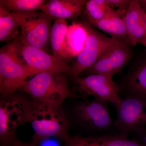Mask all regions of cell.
Instances as JSON below:
<instances>
[{
	"label": "cell",
	"instance_id": "obj_1",
	"mask_svg": "<svg viewBox=\"0 0 146 146\" xmlns=\"http://www.w3.org/2000/svg\"><path fill=\"white\" fill-rule=\"evenodd\" d=\"M108 104L96 99L78 101L71 111L73 123L82 130L91 133V137L120 134L110 116Z\"/></svg>",
	"mask_w": 146,
	"mask_h": 146
},
{
	"label": "cell",
	"instance_id": "obj_2",
	"mask_svg": "<svg viewBox=\"0 0 146 146\" xmlns=\"http://www.w3.org/2000/svg\"><path fill=\"white\" fill-rule=\"evenodd\" d=\"M21 34L0 49V91L3 97L13 94L27 78L34 75L21 52Z\"/></svg>",
	"mask_w": 146,
	"mask_h": 146
},
{
	"label": "cell",
	"instance_id": "obj_3",
	"mask_svg": "<svg viewBox=\"0 0 146 146\" xmlns=\"http://www.w3.org/2000/svg\"><path fill=\"white\" fill-rule=\"evenodd\" d=\"M28 122L34 132L33 143L51 137L66 140L69 121L61 105L35 101L31 104Z\"/></svg>",
	"mask_w": 146,
	"mask_h": 146
},
{
	"label": "cell",
	"instance_id": "obj_4",
	"mask_svg": "<svg viewBox=\"0 0 146 146\" xmlns=\"http://www.w3.org/2000/svg\"><path fill=\"white\" fill-rule=\"evenodd\" d=\"M20 89L30 95L35 101L55 105H61L68 98H77L63 74L39 73L26 81Z\"/></svg>",
	"mask_w": 146,
	"mask_h": 146
},
{
	"label": "cell",
	"instance_id": "obj_5",
	"mask_svg": "<svg viewBox=\"0 0 146 146\" xmlns=\"http://www.w3.org/2000/svg\"><path fill=\"white\" fill-rule=\"evenodd\" d=\"M12 13L21 29L22 41L44 50L50 42L53 18L41 10Z\"/></svg>",
	"mask_w": 146,
	"mask_h": 146
},
{
	"label": "cell",
	"instance_id": "obj_6",
	"mask_svg": "<svg viewBox=\"0 0 146 146\" xmlns=\"http://www.w3.org/2000/svg\"><path fill=\"white\" fill-rule=\"evenodd\" d=\"M31 106L21 96L13 94L3 97L0 102L1 145L15 138L17 128L28 122Z\"/></svg>",
	"mask_w": 146,
	"mask_h": 146
},
{
	"label": "cell",
	"instance_id": "obj_7",
	"mask_svg": "<svg viewBox=\"0 0 146 146\" xmlns=\"http://www.w3.org/2000/svg\"><path fill=\"white\" fill-rule=\"evenodd\" d=\"M74 83L72 91L77 98L86 100L89 96L112 104L119 107L122 99L119 95V88L113 78L102 74H91L84 78H72Z\"/></svg>",
	"mask_w": 146,
	"mask_h": 146
},
{
	"label": "cell",
	"instance_id": "obj_8",
	"mask_svg": "<svg viewBox=\"0 0 146 146\" xmlns=\"http://www.w3.org/2000/svg\"><path fill=\"white\" fill-rule=\"evenodd\" d=\"M82 23L86 29L87 37L84 48L71 66L70 74L72 78L79 76L94 65L106 51L119 42L97 30L87 21Z\"/></svg>",
	"mask_w": 146,
	"mask_h": 146
},
{
	"label": "cell",
	"instance_id": "obj_9",
	"mask_svg": "<svg viewBox=\"0 0 146 146\" xmlns=\"http://www.w3.org/2000/svg\"><path fill=\"white\" fill-rule=\"evenodd\" d=\"M116 108V127L122 136L129 137L146 127V101L136 98H123Z\"/></svg>",
	"mask_w": 146,
	"mask_h": 146
},
{
	"label": "cell",
	"instance_id": "obj_10",
	"mask_svg": "<svg viewBox=\"0 0 146 146\" xmlns=\"http://www.w3.org/2000/svg\"><path fill=\"white\" fill-rule=\"evenodd\" d=\"M132 46L128 40L117 42L86 70L88 76L98 74L113 78L119 74L132 57Z\"/></svg>",
	"mask_w": 146,
	"mask_h": 146
},
{
	"label": "cell",
	"instance_id": "obj_11",
	"mask_svg": "<svg viewBox=\"0 0 146 146\" xmlns=\"http://www.w3.org/2000/svg\"><path fill=\"white\" fill-rule=\"evenodd\" d=\"M119 94L123 98L146 101V49L134 59L127 72L118 80Z\"/></svg>",
	"mask_w": 146,
	"mask_h": 146
},
{
	"label": "cell",
	"instance_id": "obj_12",
	"mask_svg": "<svg viewBox=\"0 0 146 146\" xmlns=\"http://www.w3.org/2000/svg\"><path fill=\"white\" fill-rule=\"evenodd\" d=\"M21 52L35 76L41 73L69 74L70 73L71 66L64 60L53 55L47 53L42 49L27 44L23 41Z\"/></svg>",
	"mask_w": 146,
	"mask_h": 146
},
{
	"label": "cell",
	"instance_id": "obj_13",
	"mask_svg": "<svg viewBox=\"0 0 146 146\" xmlns=\"http://www.w3.org/2000/svg\"><path fill=\"white\" fill-rule=\"evenodd\" d=\"M128 35V42L131 46L143 42L145 35L146 13L137 0H132L123 17Z\"/></svg>",
	"mask_w": 146,
	"mask_h": 146
},
{
	"label": "cell",
	"instance_id": "obj_14",
	"mask_svg": "<svg viewBox=\"0 0 146 146\" xmlns=\"http://www.w3.org/2000/svg\"><path fill=\"white\" fill-rule=\"evenodd\" d=\"M86 37L87 32L82 23L73 22L68 26L61 50V59L65 61L76 58L84 48Z\"/></svg>",
	"mask_w": 146,
	"mask_h": 146
},
{
	"label": "cell",
	"instance_id": "obj_15",
	"mask_svg": "<svg viewBox=\"0 0 146 146\" xmlns=\"http://www.w3.org/2000/svg\"><path fill=\"white\" fill-rule=\"evenodd\" d=\"M86 1L51 0L47 2L39 10L55 19L74 20L82 13Z\"/></svg>",
	"mask_w": 146,
	"mask_h": 146
},
{
	"label": "cell",
	"instance_id": "obj_16",
	"mask_svg": "<svg viewBox=\"0 0 146 146\" xmlns=\"http://www.w3.org/2000/svg\"><path fill=\"white\" fill-rule=\"evenodd\" d=\"M65 146H144L135 139L121 134L99 137L75 135L65 140Z\"/></svg>",
	"mask_w": 146,
	"mask_h": 146
},
{
	"label": "cell",
	"instance_id": "obj_17",
	"mask_svg": "<svg viewBox=\"0 0 146 146\" xmlns=\"http://www.w3.org/2000/svg\"><path fill=\"white\" fill-rule=\"evenodd\" d=\"M84 13L87 21H100L111 16H118L123 18L126 11L114 9L110 6L107 0L86 1L84 5Z\"/></svg>",
	"mask_w": 146,
	"mask_h": 146
},
{
	"label": "cell",
	"instance_id": "obj_18",
	"mask_svg": "<svg viewBox=\"0 0 146 146\" xmlns=\"http://www.w3.org/2000/svg\"><path fill=\"white\" fill-rule=\"evenodd\" d=\"M88 23L94 27L108 33L111 37L118 41L127 40V31L123 17L118 16H109L100 21Z\"/></svg>",
	"mask_w": 146,
	"mask_h": 146
},
{
	"label": "cell",
	"instance_id": "obj_19",
	"mask_svg": "<svg viewBox=\"0 0 146 146\" xmlns=\"http://www.w3.org/2000/svg\"><path fill=\"white\" fill-rule=\"evenodd\" d=\"M19 27L12 12L0 6V41L11 42L19 35Z\"/></svg>",
	"mask_w": 146,
	"mask_h": 146
},
{
	"label": "cell",
	"instance_id": "obj_20",
	"mask_svg": "<svg viewBox=\"0 0 146 146\" xmlns=\"http://www.w3.org/2000/svg\"><path fill=\"white\" fill-rule=\"evenodd\" d=\"M68 27L66 20L55 19L51 29L50 42L53 55L60 59L63 42Z\"/></svg>",
	"mask_w": 146,
	"mask_h": 146
},
{
	"label": "cell",
	"instance_id": "obj_21",
	"mask_svg": "<svg viewBox=\"0 0 146 146\" xmlns=\"http://www.w3.org/2000/svg\"><path fill=\"white\" fill-rule=\"evenodd\" d=\"M44 0H1L0 6L10 12H26L40 9Z\"/></svg>",
	"mask_w": 146,
	"mask_h": 146
},
{
	"label": "cell",
	"instance_id": "obj_22",
	"mask_svg": "<svg viewBox=\"0 0 146 146\" xmlns=\"http://www.w3.org/2000/svg\"><path fill=\"white\" fill-rule=\"evenodd\" d=\"M110 6L113 7H118V9L127 11L131 0H107Z\"/></svg>",
	"mask_w": 146,
	"mask_h": 146
},
{
	"label": "cell",
	"instance_id": "obj_23",
	"mask_svg": "<svg viewBox=\"0 0 146 146\" xmlns=\"http://www.w3.org/2000/svg\"><path fill=\"white\" fill-rule=\"evenodd\" d=\"M1 146H36L35 143H27L19 141L16 138L9 141Z\"/></svg>",
	"mask_w": 146,
	"mask_h": 146
},
{
	"label": "cell",
	"instance_id": "obj_24",
	"mask_svg": "<svg viewBox=\"0 0 146 146\" xmlns=\"http://www.w3.org/2000/svg\"><path fill=\"white\" fill-rule=\"evenodd\" d=\"M133 139L136 140L144 146H146V127L136 133H132Z\"/></svg>",
	"mask_w": 146,
	"mask_h": 146
},
{
	"label": "cell",
	"instance_id": "obj_25",
	"mask_svg": "<svg viewBox=\"0 0 146 146\" xmlns=\"http://www.w3.org/2000/svg\"><path fill=\"white\" fill-rule=\"evenodd\" d=\"M137 1L146 13V0H137Z\"/></svg>",
	"mask_w": 146,
	"mask_h": 146
},
{
	"label": "cell",
	"instance_id": "obj_26",
	"mask_svg": "<svg viewBox=\"0 0 146 146\" xmlns=\"http://www.w3.org/2000/svg\"><path fill=\"white\" fill-rule=\"evenodd\" d=\"M141 44L143 45L144 46L146 47V32H145V38L144 40H143V42H141Z\"/></svg>",
	"mask_w": 146,
	"mask_h": 146
}]
</instances>
